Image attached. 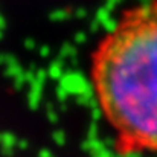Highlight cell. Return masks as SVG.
I'll use <instances>...</instances> for the list:
<instances>
[{
    "label": "cell",
    "mask_w": 157,
    "mask_h": 157,
    "mask_svg": "<svg viewBox=\"0 0 157 157\" xmlns=\"http://www.w3.org/2000/svg\"><path fill=\"white\" fill-rule=\"evenodd\" d=\"M90 79L116 150L157 153V0L122 11L92 52Z\"/></svg>",
    "instance_id": "6da1fadb"
}]
</instances>
